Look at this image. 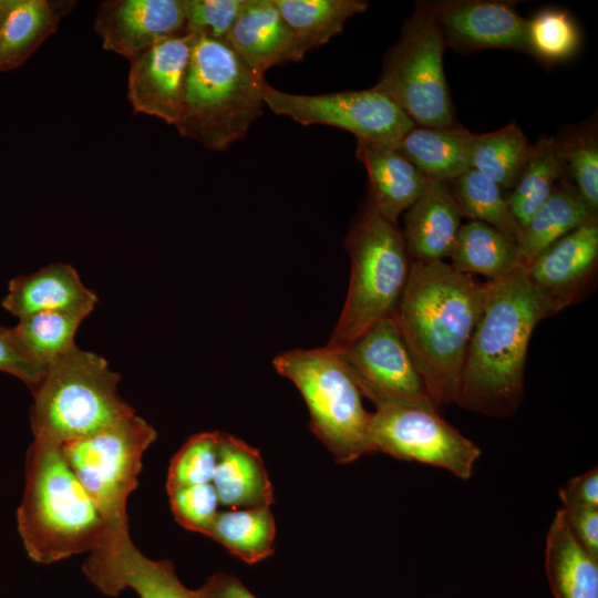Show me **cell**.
Returning <instances> with one entry per match:
<instances>
[{"label": "cell", "mask_w": 598, "mask_h": 598, "mask_svg": "<svg viewBox=\"0 0 598 598\" xmlns=\"http://www.w3.org/2000/svg\"><path fill=\"white\" fill-rule=\"evenodd\" d=\"M487 288L488 281L478 282L443 260L411 261L392 317L437 409L456 404Z\"/></svg>", "instance_id": "1"}, {"label": "cell", "mask_w": 598, "mask_h": 598, "mask_svg": "<svg viewBox=\"0 0 598 598\" xmlns=\"http://www.w3.org/2000/svg\"><path fill=\"white\" fill-rule=\"evenodd\" d=\"M554 316L518 266L488 280L484 309L473 331L456 404L493 417L516 413L524 400L525 364L537 323Z\"/></svg>", "instance_id": "2"}, {"label": "cell", "mask_w": 598, "mask_h": 598, "mask_svg": "<svg viewBox=\"0 0 598 598\" xmlns=\"http://www.w3.org/2000/svg\"><path fill=\"white\" fill-rule=\"evenodd\" d=\"M29 557L52 564L92 553L106 543L104 520L66 463L61 445L34 437L27 454L25 486L17 514Z\"/></svg>", "instance_id": "3"}, {"label": "cell", "mask_w": 598, "mask_h": 598, "mask_svg": "<svg viewBox=\"0 0 598 598\" xmlns=\"http://www.w3.org/2000/svg\"><path fill=\"white\" fill-rule=\"evenodd\" d=\"M193 38L183 109L174 126L208 150L225 151L262 115L266 80L227 42Z\"/></svg>", "instance_id": "4"}, {"label": "cell", "mask_w": 598, "mask_h": 598, "mask_svg": "<svg viewBox=\"0 0 598 598\" xmlns=\"http://www.w3.org/2000/svg\"><path fill=\"white\" fill-rule=\"evenodd\" d=\"M120 379L103 357L78 347L49 365L31 391L34 437L62 445L135 413L117 393Z\"/></svg>", "instance_id": "5"}, {"label": "cell", "mask_w": 598, "mask_h": 598, "mask_svg": "<svg viewBox=\"0 0 598 598\" xmlns=\"http://www.w3.org/2000/svg\"><path fill=\"white\" fill-rule=\"evenodd\" d=\"M350 280L340 317L326 347L343 348L392 316L406 285L411 259L398 225L368 206L346 238Z\"/></svg>", "instance_id": "6"}, {"label": "cell", "mask_w": 598, "mask_h": 598, "mask_svg": "<svg viewBox=\"0 0 598 598\" xmlns=\"http://www.w3.org/2000/svg\"><path fill=\"white\" fill-rule=\"evenodd\" d=\"M272 364L301 393L310 429L336 462L351 463L375 452L372 413L364 409L361 392L334 350L295 349L276 355Z\"/></svg>", "instance_id": "7"}, {"label": "cell", "mask_w": 598, "mask_h": 598, "mask_svg": "<svg viewBox=\"0 0 598 598\" xmlns=\"http://www.w3.org/2000/svg\"><path fill=\"white\" fill-rule=\"evenodd\" d=\"M155 429L133 413L104 429L61 445L63 456L94 501L106 527V543L92 553L113 551L130 539L126 504L138 485L145 451Z\"/></svg>", "instance_id": "8"}, {"label": "cell", "mask_w": 598, "mask_h": 598, "mask_svg": "<svg viewBox=\"0 0 598 598\" xmlns=\"http://www.w3.org/2000/svg\"><path fill=\"white\" fill-rule=\"evenodd\" d=\"M446 44L430 2H419L388 51L373 89L391 99L415 126L454 125L444 73Z\"/></svg>", "instance_id": "9"}, {"label": "cell", "mask_w": 598, "mask_h": 598, "mask_svg": "<svg viewBox=\"0 0 598 598\" xmlns=\"http://www.w3.org/2000/svg\"><path fill=\"white\" fill-rule=\"evenodd\" d=\"M375 452L444 468L470 480L482 450L444 420L435 408L384 406L371 415Z\"/></svg>", "instance_id": "10"}, {"label": "cell", "mask_w": 598, "mask_h": 598, "mask_svg": "<svg viewBox=\"0 0 598 598\" xmlns=\"http://www.w3.org/2000/svg\"><path fill=\"white\" fill-rule=\"evenodd\" d=\"M262 100L274 113L301 125L333 126L367 141L398 143L415 126L391 99L373 87L306 95L280 91L265 81Z\"/></svg>", "instance_id": "11"}, {"label": "cell", "mask_w": 598, "mask_h": 598, "mask_svg": "<svg viewBox=\"0 0 598 598\" xmlns=\"http://www.w3.org/2000/svg\"><path fill=\"white\" fill-rule=\"evenodd\" d=\"M334 351L361 394L375 409L396 405L437 409L392 316Z\"/></svg>", "instance_id": "12"}, {"label": "cell", "mask_w": 598, "mask_h": 598, "mask_svg": "<svg viewBox=\"0 0 598 598\" xmlns=\"http://www.w3.org/2000/svg\"><path fill=\"white\" fill-rule=\"evenodd\" d=\"M193 35L166 39L130 60L128 100L135 112L175 125L187 84Z\"/></svg>", "instance_id": "13"}, {"label": "cell", "mask_w": 598, "mask_h": 598, "mask_svg": "<svg viewBox=\"0 0 598 598\" xmlns=\"http://www.w3.org/2000/svg\"><path fill=\"white\" fill-rule=\"evenodd\" d=\"M94 29L105 50L128 61L156 43L186 34L184 0H107L97 9Z\"/></svg>", "instance_id": "14"}, {"label": "cell", "mask_w": 598, "mask_h": 598, "mask_svg": "<svg viewBox=\"0 0 598 598\" xmlns=\"http://www.w3.org/2000/svg\"><path fill=\"white\" fill-rule=\"evenodd\" d=\"M445 44L460 51L511 49L528 52L527 19L513 2L450 0L432 2Z\"/></svg>", "instance_id": "15"}, {"label": "cell", "mask_w": 598, "mask_h": 598, "mask_svg": "<svg viewBox=\"0 0 598 598\" xmlns=\"http://www.w3.org/2000/svg\"><path fill=\"white\" fill-rule=\"evenodd\" d=\"M597 262L598 223L597 216H592L550 245L525 269L556 315L585 292Z\"/></svg>", "instance_id": "16"}, {"label": "cell", "mask_w": 598, "mask_h": 598, "mask_svg": "<svg viewBox=\"0 0 598 598\" xmlns=\"http://www.w3.org/2000/svg\"><path fill=\"white\" fill-rule=\"evenodd\" d=\"M83 570L90 581L109 596L131 588L140 598H198L178 579L171 560L147 558L131 538L116 550L91 553Z\"/></svg>", "instance_id": "17"}, {"label": "cell", "mask_w": 598, "mask_h": 598, "mask_svg": "<svg viewBox=\"0 0 598 598\" xmlns=\"http://www.w3.org/2000/svg\"><path fill=\"white\" fill-rule=\"evenodd\" d=\"M225 42L262 76L270 68L299 62L308 52L274 0H248Z\"/></svg>", "instance_id": "18"}, {"label": "cell", "mask_w": 598, "mask_h": 598, "mask_svg": "<svg viewBox=\"0 0 598 598\" xmlns=\"http://www.w3.org/2000/svg\"><path fill=\"white\" fill-rule=\"evenodd\" d=\"M355 156L368 173L369 206L396 224L398 217L422 195L429 179L399 150L396 143L357 138Z\"/></svg>", "instance_id": "19"}, {"label": "cell", "mask_w": 598, "mask_h": 598, "mask_svg": "<svg viewBox=\"0 0 598 598\" xmlns=\"http://www.w3.org/2000/svg\"><path fill=\"white\" fill-rule=\"evenodd\" d=\"M462 215L447 184L429 181L406 210L402 231L411 261L448 258L462 226Z\"/></svg>", "instance_id": "20"}, {"label": "cell", "mask_w": 598, "mask_h": 598, "mask_svg": "<svg viewBox=\"0 0 598 598\" xmlns=\"http://www.w3.org/2000/svg\"><path fill=\"white\" fill-rule=\"evenodd\" d=\"M96 302L95 292L83 285L71 265L54 262L11 279L2 307L20 319L52 310L92 312Z\"/></svg>", "instance_id": "21"}, {"label": "cell", "mask_w": 598, "mask_h": 598, "mask_svg": "<svg viewBox=\"0 0 598 598\" xmlns=\"http://www.w3.org/2000/svg\"><path fill=\"white\" fill-rule=\"evenodd\" d=\"M74 4L66 0H1L0 72L23 65Z\"/></svg>", "instance_id": "22"}, {"label": "cell", "mask_w": 598, "mask_h": 598, "mask_svg": "<svg viewBox=\"0 0 598 598\" xmlns=\"http://www.w3.org/2000/svg\"><path fill=\"white\" fill-rule=\"evenodd\" d=\"M219 504L235 508L271 506L274 489L259 451L219 432L218 454L212 481Z\"/></svg>", "instance_id": "23"}, {"label": "cell", "mask_w": 598, "mask_h": 598, "mask_svg": "<svg viewBox=\"0 0 598 598\" xmlns=\"http://www.w3.org/2000/svg\"><path fill=\"white\" fill-rule=\"evenodd\" d=\"M545 571L555 598H598V560L571 534L561 509L547 532Z\"/></svg>", "instance_id": "24"}, {"label": "cell", "mask_w": 598, "mask_h": 598, "mask_svg": "<svg viewBox=\"0 0 598 598\" xmlns=\"http://www.w3.org/2000/svg\"><path fill=\"white\" fill-rule=\"evenodd\" d=\"M475 135L455 125L413 126L396 146L429 181L448 184L471 168Z\"/></svg>", "instance_id": "25"}, {"label": "cell", "mask_w": 598, "mask_h": 598, "mask_svg": "<svg viewBox=\"0 0 598 598\" xmlns=\"http://www.w3.org/2000/svg\"><path fill=\"white\" fill-rule=\"evenodd\" d=\"M596 216L570 184L555 186L517 239L519 266L529 265L550 245Z\"/></svg>", "instance_id": "26"}, {"label": "cell", "mask_w": 598, "mask_h": 598, "mask_svg": "<svg viewBox=\"0 0 598 598\" xmlns=\"http://www.w3.org/2000/svg\"><path fill=\"white\" fill-rule=\"evenodd\" d=\"M448 258L457 271L480 274L489 280L503 278L519 266L517 241L476 220L461 226Z\"/></svg>", "instance_id": "27"}, {"label": "cell", "mask_w": 598, "mask_h": 598, "mask_svg": "<svg viewBox=\"0 0 598 598\" xmlns=\"http://www.w3.org/2000/svg\"><path fill=\"white\" fill-rule=\"evenodd\" d=\"M247 564L274 554L276 524L270 506L218 512L207 535Z\"/></svg>", "instance_id": "28"}, {"label": "cell", "mask_w": 598, "mask_h": 598, "mask_svg": "<svg viewBox=\"0 0 598 598\" xmlns=\"http://www.w3.org/2000/svg\"><path fill=\"white\" fill-rule=\"evenodd\" d=\"M561 173L557 138L553 136L538 138L532 145L525 167L508 195L509 209L519 234L532 215L549 197Z\"/></svg>", "instance_id": "29"}, {"label": "cell", "mask_w": 598, "mask_h": 598, "mask_svg": "<svg viewBox=\"0 0 598 598\" xmlns=\"http://www.w3.org/2000/svg\"><path fill=\"white\" fill-rule=\"evenodd\" d=\"M279 12L308 51L342 32L346 21L364 12L363 0H274Z\"/></svg>", "instance_id": "30"}, {"label": "cell", "mask_w": 598, "mask_h": 598, "mask_svg": "<svg viewBox=\"0 0 598 598\" xmlns=\"http://www.w3.org/2000/svg\"><path fill=\"white\" fill-rule=\"evenodd\" d=\"M530 148L532 145L520 127L512 122L497 131L475 135L471 168L504 190L513 189L525 167Z\"/></svg>", "instance_id": "31"}, {"label": "cell", "mask_w": 598, "mask_h": 598, "mask_svg": "<svg viewBox=\"0 0 598 598\" xmlns=\"http://www.w3.org/2000/svg\"><path fill=\"white\" fill-rule=\"evenodd\" d=\"M91 312L52 310L19 319L13 331L27 351L45 369L76 348L74 337Z\"/></svg>", "instance_id": "32"}, {"label": "cell", "mask_w": 598, "mask_h": 598, "mask_svg": "<svg viewBox=\"0 0 598 598\" xmlns=\"http://www.w3.org/2000/svg\"><path fill=\"white\" fill-rule=\"evenodd\" d=\"M462 217L485 223L512 239L519 237L504 189L474 168L447 184Z\"/></svg>", "instance_id": "33"}, {"label": "cell", "mask_w": 598, "mask_h": 598, "mask_svg": "<svg viewBox=\"0 0 598 598\" xmlns=\"http://www.w3.org/2000/svg\"><path fill=\"white\" fill-rule=\"evenodd\" d=\"M557 138L563 173L591 212L598 209V143L594 130H578Z\"/></svg>", "instance_id": "34"}, {"label": "cell", "mask_w": 598, "mask_h": 598, "mask_svg": "<svg viewBox=\"0 0 598 598\" xmlns=\"http://www.w3.org/2000/svg\"><path fill=\"white\" fill-rule=\"evenodd\" d=\"M528 52L558 61L573 55L579 45V32L565 11L547 9L527 20Z\"/></svg>", "instance_id": "35"}, {"label": "cell", "mask_w": 598, "mask_h": 598, "mask_svg": "<svg viewBox=\"0 0 598 598\" xmlns=\"http://www.w3.org/2000/svg\"><path fill=\"white\" fill-rule=\"evenodd\" d=\"M219 432L193 435L172 458L166 489L212 483L218 454Z\"/></svg>", "instance_id": "36"}, {"label": "cell", "mask_w": 598, "mask_h": 598, "mask_svg": "<svg viewBox=\"0 0 598 598\" xmlns=\"http://www.w3.org/2000/svg\"><path fill=\"white\" fill-rule=\"evenodd\" d=\"M186 34L226 41L248 0H184Z\"/></svg>", "instance_id": "37"}, {"label": "cell", "mask_w": 598, "mask_h": 598, "mask_svg": "<svg viewBox=\"0 0 598 598\" xmlns=\"http://www.w3.org/2000/svg\"><path fill=\"white\" fill-rule=\"evenodd\" d=\"M167 493L177 523L190 532L207 535L219 505L214 485L212 483L188 485Z\"/></svg>", "instance_id": "38"}, {"label": "cell", "mask_w": 598, "mask_h": 598, "mask_svg": "<svg viewBox=\"0 0 598 598\" xmlns=\"http://www.w3.org/2000/svg\"><path fill=\"white\" fill-rule=\"evenodd\" d=\"M0 371L14 375L33 391L47 369L27 351L13 328L0 326Z\"/></svg>", "instance_id": "39"}, {"label": "cell", "mask_w": 598, "mask_h": 598, "mask_svg": "<svg viewBox=\"0 0 598 598\" xmlns=\"http://www.w3.org/2000/svg\"><path fill=\"white\" fill-rule=\"evenodd\" d=\"M560 509L571 534L598 560V508L564 505Z\"/></svg>", "instance_id": "40"}, {"label": "cell", "mask_w": 598, "mask_h": 598, "mask_svg": "<svg viewBox=\"0 0 598 598\" xmlns=\"http://www.w3.org/2000/svg\"><path fill=\"white\" fill-rule=\"evenodd\" d=\"M564 505L598 508V470L597 466L569 478L558 491Z\"/></svg>", "instance_id": "41"}, {"label": "cell", "mask_w": 598, "mask_h": 598, "mask_svg": "<svg viewBox=\"0 0 598 598\" xmlns=\"http://www.w3.org/2000/svg\"><path fill=\"white\" fill-rule=\"evenodd\" d=\"M195 592L198 598H257L239 578L223 573L210 577Z\"/></svg>", "instance_id": "42"}, {"label": "cell", "mask_w": 598, "mask_h": 598, "mask_svg": "<svg viewBox=\"0 0 598 598\" xmlns=\"http://www.w3.org/2000/svg\"><path fill=\"white\" fill-rule=\"evenodd\" d=\"M0 6H1V0H0Z\"/></svg>", "instance_id": "43"}]
</instances>
